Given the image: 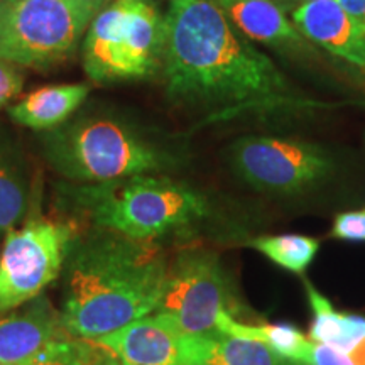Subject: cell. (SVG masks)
<instances>
[{
    "label": "cell",
    "mask_w": 365,
    "mask_h": 365,
    "mask_svg": "<svg viewBox=\"0 0 365 365\" xmlns=\"http://www.w3.org/2000/svg\"><path fill=\"white\" fill-rule=\"evenodd\" d=\"M163 70L168 97L217 117L299 105L279 68L235 29L217 0H170Z\"/></svg>",
    "instance_id": "1"
},
{
    "label": "cell",
    "mask_w": 365,
    "mask_h": 365,
    "mask_svg": "<svg viewBox=\"0 0 365 365\" xmlns=\"http://www.w3.org/2000/svg\"><path fill=\"white\" fill-rule=\"evenodd\" d=\"M61 327L91 341L158 312L166 287V255L150 242L103 234L73 242Z\"/></svg>",
    "instance_id": "2"
},
{
    "label": "cell",
    "mask_w": 365,
    "mask_h": 365,
    "mask_svg": "<svg viewBox=\"0 0 365 365\" xmlns=\"http://www.w3.org/2000/svg\"><path fill=\"white\" fill-rule=\"evenodd\" d=\"M73 200L95 225L140 242L171 234L207 215V202L196 191L148 175L78 186Z\"/></svg>",
    "instance_id": "3"
},
{
    "label": "cell",
    "mask_w": 365,
    "mask_h": 365,
    "mask_svg": "<svg viewBox=\"0 0 365 365\" xmlns=\"http://www.w3.org/2000/svg\"><path fill=\"white\" fill-rule=\"evenodd\" d=\"M163 46L164 16L154 0H113L86 29L85 73L97 83L143 78L163 65Z\"/></svg>",
    "instance_id": "4"
},
{
    "label": "cell",
    "mask_w": 365,
    "mask_h": 365,
    "mask_svg": "<svg viewBox=\"0 0 365 365\" xmlns=\"http://www.w3.org/2000/svg\"><path fill=\"white\" fill-rule=\"evenodd\" d=\"M46 153L58 173L86 182L149 175L168 164L163 154L125 125L103 118L75 122L53 132Z\"/></svg>",
    "instance_id": "5"
},
{
    "label": "cell",
    "mask_w": 365,
    "mask_h": 365,
    "mask_svg": "<svg viewBox=\"0 0 365 365\" xmlns=\"http://www.w3.org/2000/svg\"><path fill=\"white\" fill-rule=\"evenodd\" d=\"M97 14L81 0H14L0 19V59L31 68L65 61Z\"/></svg>",
    "instance_id": "6"
},
{
    "label": "cell",
    "mask_w": 365,
    "mask_h": 365,
    "mask_svg": "<svg viewBox=\"0 0 365 365\" xmlns=\"http://www.w3.org/2000/svg\"><path fill=\"white\" fill-rule=\"evenodd\" d=\"M73 242V225L46 218L9 230L0 249V314L36 299L56 281Z\"/></svg>",
    "instance_id": "7"
},
{
    "label": "cell",
    "mask_w": 365,
    "mask_h": 365,
    "mask_svg": "<svg viewBox=\"0 0 365 365\" xmlns=\"http://www.w3.org/2000/svg\"><path fill=\"white\" fill-rule=\"evenodd\" d=\"M232 166L254 188L294 195L325 180L333 170V159L317 144L250 135L232 145Z\"/></svg>",
    "instance_id": "8"
},
{
    "label": "cell",
    "mask_w": 365,
    "mask_h": 365,
    "mask_svg": "<svg viewBox=\"0 0 365 365\" xmlns=\"http://www.w3.org/2000/svg\"><path fill=\"white\" fill-rule=\"evenodd\" d=\"M228 304V279L217 255L188 250L170 267L158 313L168 314L186 335L198 336L218 330L217 319L230 313Z\"/></svg>",
    "instance_id": "9"
},
{
    "label": "cell",
    "mask_w": 365,
    "mask_h": 365,
    "mask_svg": "<svg viewBox=\"0 0 365 365\" xmlns=\"http://www.w3.org/2000/svg\"><path fill=\"white\" fill-rule=\"evenodd\" d=\"M188 339L164 313L149 314L90 344L118 365H186Z\"/></svg>",
    "instance_id": "10"
},
{
    "label": "cell",
    "mask_w": 365,
    "mask_h": 365,
    "mask_svg": "<svg viewBox=\"0 0 365 365\" xmlns=\"http://www.w3.org/2000/svg\"><path fill=\"white\" fill-rule=\"evenodd\" d=\"M291 21L303 38L345 61L365 66V22L336 0H314L293 9Z\"/></svg>",
    "instance_id": "11"
},
{
    "label": "cell",
    "mask_w": 365,
    "mask_h": 365,
    "mask_svg": "<svg viewBox=\"0 0 365 365\" xmlns=\"http://www.w3.org/2000/svg\"><path fill=\"white\" fill-rule=\"evenodd\" d=\"M61 318L46 301L0 317V365H19L59 339Z\"/></svg>",
    "instance_id": "12"
},
{
    "label": "cell",
    "mask_w": 365,
    "mask_h": 365,
    "mask_svg": "<svg viewBox=\"0 0 365 365\" xmlns=\"http://www.w3.org/2000/svg\"><path fill=\"white\" fill-rule=\"evenodd\" d=\"M217 4L235 29L250 41L279 48L304 44L303 34L276 0H217Z\"/></svg>",
    "instance_id": "13"
},
{
    "label": "cell",
    "mask_w": 365,
    "mask_h": 365,
    "mask_svg": "<svg viewBox=\"0 0 365 365\" xmlns=\"http://www.w3.org/2000/svg\"><path fill=\"white\" fill-rule=\"evenodd\" d=\"M88 93L90 86L85 83L43 86L9 107V115L16 124L31 129H53L66 122L73 112L78 110Z\"/></svg>",
    "instance_id": "14"
},
{
    "label": "cell",
    "mask_w": 365,
    "mask_h": 365,
    "mask_svg": "<svg viewBox=\"0 0 365 365\" xmlns=\"http://www.w3.org/2000/svg\"><path fill=\"white\" fill-rule=\"evenodd\" d=\"M186 365H293L261 341L239 339L222 331L190 335Z\"/></svg>",
    "instance_id": "15"
},
{
    "label": "cell",
    "mask_w": 365,
    "mask_h": 365,
    "mask_svg": "<svg viewBox=\"0 0 365 365\" xmlns=\"http://www.w3.org/2000/svg\"><path fill=\"white\" fill-rule=\"evenodd\" d=\"M307 294L314 312L309 328V339L313 344L331 346L341 354H352L365 340V317L339 313L309 282H307Z\"/></svg>",
    "instance_id": "16"
},
{
    "label": "cell",
    "mask_w": 365,
    "mask_h": 365,
    "mask_svg": "<svg viewBox=\"0 0 365 365\" xmlns=\"http://www.w3.org/2000/svg\"><path fill=\"white\" fill-rule=\"evenodd\" d=\"M218 331L227 335L239 336V339H249L261 341L274 354L281 355L282 359L291 362L312 364L313 341L307 340V336L298 328L289 323H279V325H244L237 322L230 313H222L217 319Z\"/></svg>",
    "instance_id": "17"
},
{
    "label": "cell",
    "mask_w": 365,
    "mask_h": 365,
    "mask_svg": "<svg viewBox=\"0 0 365 365\" xmlns=\"http://www.w3.org/2000/svg\"><path fill=\"white\" fill-rule=\"evenodd\" d=\"M249 245L266 255L269 261L294 274L307 271L319 249V242L307 235L259 237Z\"/></svg>",
    "instance_id": "18"
},
{
    "label": "cell",
    "mask_w": 365,
    "mask_h": 365,
    "mask_svg": "<svg viewBox=\"0 0 365 365\" xmlns=\"http://www.w3.org/2000/svg\"><path fill=\"white\" fill-rule=\"evenodd\" d=\"M102 355L90 341L56 339L19 365H97Z\"/></svg>",
    "instance_id": "19"
},
{
    "label": "cell",
    "mask_w": 365,
    "mask_h": 365,
    "mask_svg": "<svg viewBox=\"0 0 365 365\" xmlns=\"http://www.w3.org/2000/svg\"><path fill=\"white\" fill-rule=\"evenodd\" d=\"M26 210V193L21 181L0 163V237L21 222Z\"/></svg>",
    "instance_id": "20"
},
{
    "label": "cell",
    "mask_w": 365,
    "mask_h": 365,
    "mask_svg": "<svg viewBox=\"0 0 365 365\" xmlns=\"http://www.w3.org/2000/svg\"><path fill=\"white\" fill-rule=\"evenodd\" d=\"M331 235L341 240L365 242V210L340 213L333 222Z\"/></svg>",
    "instance_id": "21"
},
{
    "label": "cell",
    "mask_w": 365,
    "mask_h": 365,
    "mask_svg": "<svg viewBox=\"0 0 365 365\" xmlns=\"http://www.w3.org/2000/svg\"><path fill=\"white\" fill-rule=\"evenodd\" d=\"M22 83H24V78H22L21 71L12 63L0 59V110L11 100L19 97L22 91Z\"/></svg>",
    "instance_id": "22"
},
{
    "label": "cell",
    "mask_w": 365,
    "mask_h": 365,
    "mask_svg": "<svg viewBox=\"0 0 365 365\" xmlns=\"http://www.w3.org/2000/svg\"><path fill=\"white\" fill-rule=\"evenodd\" d=\"M312 365H357L349 354H341L331 346L313 344Z\"/></svg>",
    "instance_id": "23"
},
{
    "label": "cell",
    "mask_w": 365,
    "mask_h": 365,
    "mask_svg": "<svg viewBox=\"0 0 365 365\" xmlns=\"http://www.w3.org/2000/svg\"><path fill=\"white\" fill-rule=\"evenodd\" d=\"M350 16L365 22V0H336Z\"/></svg>",
    "instance_id": "24"
},
{
    "label": "cell",
    "mask_w": 365,
    "mask_h": 365,
    "mask_svg": "<svg viewBox=\"0 0 365 365\" xmlns=\"http://www.w3.org/2000/svg\"><path fill=\"white\" fill-rule=\"evenodd\" d=\"M81 2H85V4H88L90 7H93L95 11L97 12H100L102 11V9H105L108 6V4L110 2H113V0H81Z\"/></svg>",
    "instance_id": "25"
},
{
    "label": "cell",
    "mask_w": 365,
    "mask_h": 365,
    "mask_svg": "<svg viewBox=\"0 0 365 365\" xmlns=\"http://www.w3.org/2000/svg\"><path fill=\"white\" fill-rule=\"evenodd\" d=\"M97 365H118V364L115 362V359H112L110 355L105 354V357H100Z\"/></svg>",
    "instance_id": "26"
},
{
    "label": "cell",
    "mask_w": 365,
    "mask_h": 365,
    "mask_svg": "<svg viewBox=\"0 0 365 365\" xmlns=\"http://www.w3.org/2000/svg\"><path fill=\"white\" fill-rule=\"evenodd\" d=\"M307 2H314V0H281V7H282V4H291V6L299 7V6H303V4H307Z\"/></svg>",
    "instance_id": "27"
},
{
    "label": "cell",
    "mask_w": 365,
    "mask_h": 365,
    "mask_svg": "<svg viewBox=\"0 0 365 365\" xmlns=\"http://www.w3.org/2000/svg\"><path fill=\"white\" fill-rule=\"evenodd\" d=\"M11 2H12V0H0V19H2V16L6 14L7 7L11 6Z\"/></svg>",
    "instance_id": "28"
},
{
    "label": "cell",
    "mask_w": 365,
    "mask_h": 365,
    "mask_svg": "<svg viewBox=\"0 0 365 365\" xmlns=\"http://www.w3.org/2000/svg\"><path fill=\"white\" fill-rule=\"evenodd\" d=\"M293 365H312V364H304V362H293Z\"/></svg>",
    "instance_id": "29"
},
{
    "label": "cell",
    "mask_w": 365,
    "mask_h": 365,
    "mask_svg": "<svg viewBox=\"0 0 365 365\" xmlns=\"http://www.w3.org/2000/svg\"><path fill=\"white\" fill-rule=\"evenodd\" d=\"M12 2H14V0H12Z\"/></svg>",
    "instance_id": "30"
}]
</instances>
